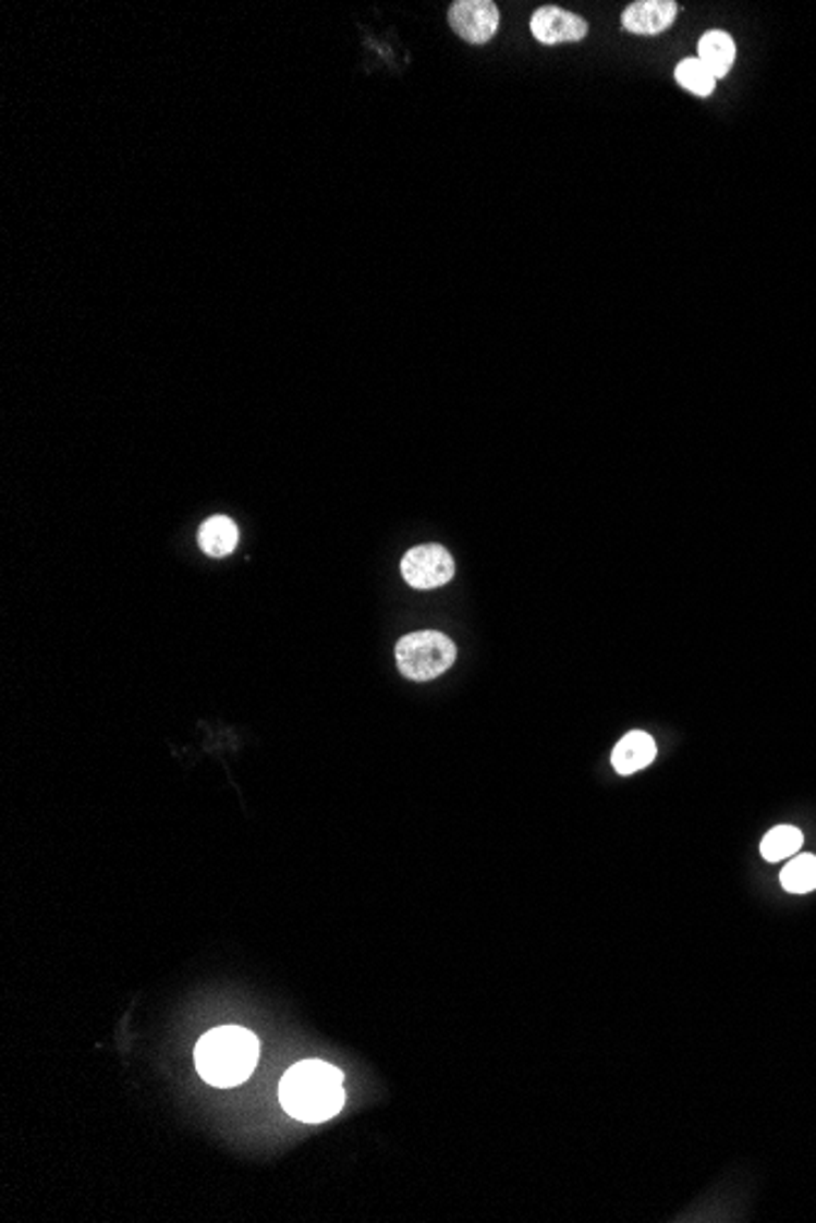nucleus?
<instances>
[{"instance_id":"1","label":"nucleus","mask_w":816,"mask_h":1223,"mask_svg":"<svg viewBox=\"0 0 816 1223\" xmlns=\"http://www.w3.org/2000/svg\"><path fill=\"white\" fill-rule=\"evenodd\" d=\"M279 1101L296 1121L324 1124L345 1106V1075L324 1060H304L281 1079Z\"/></svg>"},{"instance_id":"2","label":"nucleus","mask_w":816,"mask_h":1223,"mask_svg":"<svg viewBox=\"0 0 816 1223\" xmlns=\"http://www.w3.org/2000/svg\"><path fill=\"white\" fill-rule=\"evenodd\" d=\"M196 1069L210 1087H238L255 1073L259 1040L243 1026H220L196 1043Z\"/></svg>"},{"instance_id":"3","label":"nucleus","mask_w":816,"mask_h":1223,"mask_svg":"<svg viewBox=\"0 0 816 1223\" xmlns=\"http://www.w3.org/2000/svg\"><path fill=\"white\" fill-rule=\"evenodd\" d=\"M458 648L446 633L418 631L397 643L399 672L413 682H428L446 674L455 664Z\"/></svg>"},{"instance_id":"4","label":"nucleus","mask_w":816,"mask_h":1223,"mask_svg":"<svg viewBox=\"0 0 816 1223\" xmlns=\"http://www.w3.org/2000/svg\"><path fill=\"white\" fill-rule=\"evenodd\" d=\"M401 574L413 589L430 591L446 586L455 576V560L442 545H421L404 554Z\"/></svg>"},{"instance_id":"5","label":"nucleus","mask_w":816,"mask_h":1223,"mask_svg":"<svg viewBox=\"0 0 816 1223\" xmlns=\"http://www.w3.org/2000/svg\"><path fill=\"white\" fill-rule=\"evenodd\" d=\"M450 27L470 45H487L497 35L501 15L491 0H458L448 10Z\"/></svg>"},{"instance_id":"6","label":"nucleus","mask_w":816,"mask_h":1223,"mask_svg":"<svg viewBox=\"0 0 816 1223\" xmlns=\"http://www.w3.org/2000/svg\"><path fill=\"white\" fill-rule=\"evenodd\" d=\"M531 33L540 45H568V42H582L589 33L587 20L562 10L558 5L538 8L531 17Z\"/></svg>"},{"instance_id":"7","label":"nucleus","mask_w":816,"mask_h":1223,"mask_svg":"<svg viewBox=\"0 0 816 1223\" xmlns=\"http://www.w3.org/2000/svg\"><path fill=\"white\" fill-rule=\"evenodd\" d=\"M678 13L680 5L674 0H638L623 10L621 25L633 35H660L674 23Z\"/></svg>"},{"instance_id":"8","label":"nucleus","mask_w":816,"mask_h":1223,"mask_svg":"<svg viewBox=\"0 0 816 1223\" xmlns=\"http://www.w3.org/2000/svg\"><path fill=\"white\" fill-rule=\"evenodd\" d=\"M655 755H658V747H655L653 737L643 731H631L613 747L611 765L619 774H633L646 770L655 760Z\"/></svg>"},{"instance_id":"9","label":"nucleus","mask_w":816,"mask_h":1223,"mask_svg":"<svg viewBox=\"0 0 816 1223\" xmlns=\"http://www.w3.org/2000/svg\"><path fill=\"white\" fill-rule=\"evenodd\" d=\"M697 52L699 62L709 69L717 81L727 76L735 62L733 37L729 33H721V29H709L707 35H702Z\"/></svg>"},{"instance_id":"10","label":"nucleus","mask_w":816,"mask_h":1223,"mask_svg":"<svg viewBox=\"0 0 816 1223\" xmlns=\"http://www.w3.org/2000/svg\"><path fill=\"white\" fill-rule=\"evenodd\" d=\"M198 548L208 558H228L238 548V525L228 515H210L198 528Z\"/></svg>"},{"instance_id":"11","label":"nucleus","mask_w":816,"mask_h":1223,"mask_svg":"<svg viewBox=\"0 0 816 1223\" xmlns=\"http://www.w3.org/2000/svg\"><path fill=\"white\" fill-rule=\"evenodd\" d=\"M780 882L790 894H809L816 889V855H794L782 867Z\"/></svg>"},{"instance_id":"12","label":"nucleus","mask_w":816,"mask_h":1223,"mask_svg":"<svg viewBox=\"0 0 816 1223\" xmlns=\"http://www.w3.org/2000/svg\"><path fill=\"white\" fill-rule=\"evenodd\" d=\"M802 843H804V837L800 833V828L778 825L763 837L760 853L768 863H780V860H788V857H792V855H797Z\"/></svg>"},{"instance_id":"13","label":"nucleus","mask_w":816,"mask_h":1223,"mask_svg":"<svg viewBox=\"0 0 816 1223\" xmlns=\"http://www.w3.org/2000/svg\"><path fill=\"white\" fill-rule=\"evenodd\" d=\"M674 78H678V84L684 90H690V94L699 98L711 96L714 88H717V78H714L709 69L699 62V57L682 59L678 69H674Z\"/></svg>"}]
</instances>
